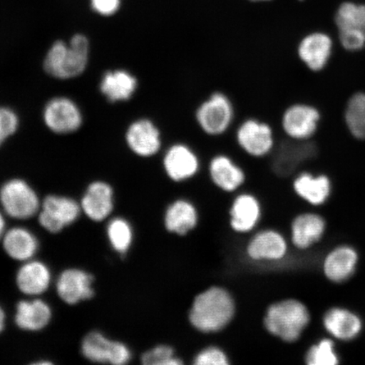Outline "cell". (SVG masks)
<instances>
[{
    "mask_svg": "<svg viewBox=\"0 0 365 365\" xmlns=\"http://www.w3.org/2000/svg\"><path fill=\"white\" fill-rule=\"evenodd\" d=\"M139 88V80L130 71H108L103 77L100 90L109 102H127Z\"/></svg>",
    "mask_w": 365,
    "mask_h": 365,
    "instance_id": "d4e9b609",
    "label": "cell"
},
{
    "mask_svg": "<svg viewBox=\"0 0 365 365\" xmlns=\"http://www.w3.org/2000/svg\"><path fill=\"white\" fill-rule=\"evenodd\" d=\"M319 145L314 140H294L279 135L276 148L264 160L269 172L278 179L293 178L301 168L319 156Z\"/></svg>",
    "mask_w": 365,
    "mask_h": 365,
    "instance_id": "52a82bcc",
    "label": "cell"
},
{
    "mask_svg": "<svg viewBox=\"0 0 365 365\" xmlns=\"http://www.w3.org/2000/svg\"><path fill=\"white\" fill-rule=\"evenodd\" d=\"M310 318L309 310L302 301L284 299L268 305L264 312L263 327L273 337L294 344L307 330Z\"/></svg>",
    "mask_w": 365,
    "mask_h": 365,
    "instance_id": "277c9868",
    "label": "cell"
},
{
    "mask_svg": "<svg viewBox=\"0 0 365 365\" xmlns=\"http://www.w3.org/2000/svg\"><path fill=\"white\" fill-rule=\"evenodd\" d=\"M43 120L50 130L56 134H70L80 129L82 114L72 100L65 97L54 98L46 105Z\"/></svg>",
    "mask_w": 365,
    "mask_h": 365,
    "instance_id": "e0dca14e",
    "label": "cell"
},
{
    "mask_svg": "<svg viewBox=\"0 0 365 365\" xmlns=\"http://www.w3.org/2000/svg\"><path fill=\"white\" fill-rule=\"evenodd\" d=\"M50 282L51 274L49 269L40 262H27L17 272V286L26 295L42 294L48 289Z\"/></svg>",
    "mask_w": 365,
    "mask_h": 365,
    "instance_id": "4316f807",
    "label": "cell"
},
{
    "mask_svg": "<svg viewBox=\"0 0 365 365\" xmlns=\"http://www.w3.org/2000/svg\"><path fill=\"white\" fill-rule=\"evenodd\" d=\"M251 1L259 2V1H269V0H251Z\"/></svg>",
    "mask_w": 365,
    "mask_h": 365,
    "instance_id": "ab89813d",
    "label": "cell"
},
{
    "mask_svg": "<svg viewBox=\"0 0 365 365\" xmlns=\"http://www.w3.org/2000/svg\"><path fill=\"white\" fill-rule=\"evenodd\" d=\"M237 312L235 297L226 287L213 285L196 294L188 310V321L196 331L215 334L225 330Z\"/></svg>",
    "mask_w": 365,
    "mask_h": 365,
    "instance_id": "6da1fadb",
    "label": "cell"
},
{
    "mask_svg": "<svg viewBox=\"0 0 365 365\" xmlns=\"http://www.w3.org/2000/svg\"><path fill=\"white\" fill-rule=\"evenodd\" d=\"M322 121V113L314 104L293 101L282 109L277 122L278 133L294 140H313Z\"/></svg>",
    "mask_w": 365,
    "mask_h": 365,
    "instance_id": "9c48e42d",
    "label": "cell"
},
{
    "mask_svg": "<svg viewBox=\"0 0 365 365\" xmlns=\"http://www.w3.org/2000/svg\"><path fill=\"white\" fill-rule=\"evenodd\" d=\"M333 41L322 31H313L301 38L294 48L298 61L307 71L319 73L325 70L331 61Z\"/></svg>",
    "mask_w": 365,
    "mask_h": 365,
    "instance_id": "7c38bea8",
    "label": "cell"
},
{
    "mask_svg": "<svg viewBox=\"0 0 365 365\" xmlns=\"http://www.w3.org/2000/svg\"><path fill=\"white\" fill-rule=\"evenodd\" d=\"M323 325L331 336L341 341H351L362 330L361 319L345 308L328 309L324 314Z\"/></svg>",
    "mask_w": 365,
    "mask_h": 365,
    "instance_id": "cb8c5ba5",
    "label": "cell"
},
{
    "mask_svg": "<svg viewBox=\"0 0 365 365\" xmlns=\"http://www.w3.org/2000/svg\"><path fill=\"white\" fill-rule=\"evenodd\" d=\"M4 324H6V314H4L3 309L0 307V333L4 330Z\"/></svg>",
    "mask_w": 365,
    "mask_h": 365,
    "instance_id": "74e56055",
    "label": "cell"
},
{
    "mask_svg": "<svg viewBox=\"0 0 365 365\" xmlns=\"http://www.w3.org/2000/svg\"><path fill=\"white\" fill-rule=\"evenodd\" d=\"M195 365H228L230 356L220 346L211 345L198 351L192 358Z\"/></svg>",
    "mask_w": 365,
    "mask_h": 365,
    "instance_id": "836d02e7",
    "label": "cell"
},
{
    "mask_svg": "<svg viewBox=\"0 0 365 365\" xmlns=\"http://www.w3.org/2000/svg\"><path fill=\"white\" fill-rule=\"evenodd\" d=\"M199 223L196 205L186 197L173 199L164 212V227L170 234L184 237L194 231Z\"/></svg>",
    "mask_w": 365,
    "mask_h": 365,
    "instance_id": "ac0fdd59",
    "label": "cell"
},
{
    "mask_svg": "<svg viewBox=\"0 0 365 365\" xmlns=\"http://www.w3.org/2000/svg\"><path fill=\"white\" fill-rule=\"evenodd\" d=\"M341 47L349 52H359L365 48V36L350 31H339Z\"/></svg>",
    "mask_w": 365,
    "mask_h": 365,
    "instance_id": "d590c367",
    "label": "cell"
},
{
    "mask_svg": "<svg viewBox=\"0 0 365 365\" xmlns=\"http://www.w3.org/2000/svg\"><path fill=\"white\" fill-rule=\"evenodd\" d=\"M192 118L196 129L205 138L221 140L231 135L239 120L238 104L227 91L215 88L195 104Z\"/></svg>",
    "mask_w": 365,
    "mask_h": 365,
    "instance_id": "7a4b0ae2",
    "label": "cell"
},
{
    "mask_svg": "<svg viewBox=\"0 0 365 365\" xmlns=\"http://www.w3.org/2000/svg\"><path fill=\"white\" fill-rule=\"evenodd\" d=\"M304 359L308 365H336L339 363L334 342L331 339H322L310 346Z\"/></svg>",
    "mask_w": 365,
    "mask_h": 365,
    "instance_id": "d6a6232c",
    "label": "cell"
},
{
    "mask_svg": "<svg viewBox=\"0 0 365 365\" xmlns=\"http://www.w3.org/2000/svg\"><path fill=\"white\" fill-rule=\"evenodd\" d=\"M231 139L238 157L250 162H262L271 156L279 135L270 120L250 114L239 118Z\"/></svg>",
    "mask_w": 365,
    "mask_h": 365,
    "instance_id": "3957f363",
    "label": "cell"
},
{
    "mask_svg": "<svg viewBox=\"0 0 365 365\" xmlns=\"http://www.w3.org/2000/svg\"><path fill=\"white\" fill-rule=\"evenodd\" d=\"M51 309L41 299L21 301L16 307V323L22 330L40 331L51 319Z\"/></svg>",
    "mask_w": 365,
    "mask_h": 365,
    "instance_id": "484cf974",
    "label": "cell"
},
{
    "mask_svg": "<svg viewBox=\"0 0 365 365\" xmlns=\"http://www.w3.org/2000/svg\"><path fill=\"white\" fill-rule=\"evenodd\" d=\"M246 257L252 262H278L289 252V244L279 231L267 228L255 232L245 245Z\"/></svg>",
    "mask_w": 365,
    "mask_h": 365,
    "instance_id": "4fadbf2b",
    "label": "cell"
},
{
    "mask_svg": "<svg viewBox=\"0 0 365 365\" xmlns=\"http://www.w3.org/2000/svg\"><path fill=\"white\" fill-rule=\"evenodd\" d=\"M81 352L86 359L94 363L123 365L129 363L132 358L130 350L125 344L108 340L98 331L86 336Z\"/></svg>",
    "mask_w": 365,
    "mask_h": 365,
    "instance_id": "9a60e30c",
    "label": "cell"
},
{
    "mask_svg": "<svg viewBox=\"0 0 365 365\" xmlns=\"http://www.w3.org/2000/svg\"><path fill=\"white\" fill-rule=\"evenodd\" d=\"M4 227H6V221H4L2 214L0 212V237L3 235Z\"/></svg>",
    "mask_w": 365,
    "mask_h": 365,
    "instance_id": "f35d334b",
    "label": "cell"
},
{
    "mask_svg": "<svg viewBox=\"0 0 365 365\" xmlns=\"http://www.w3.org/2000/svg\"><path fill=\"white\" fill-rule=\"evenodd\" d=\"M93 276L78 269H68L57 280V293L63 302L76 304L80 301L90 299L94 295L91 285Z\"/></svg>",
    "mask_w": 365,
    "mask_h": 365,
    "instance_id": "ffe728a7",
    "label": "cell"
},
{
    "mask_svg": "<svg viewBox=\"0 0 365 365\" xmlns=\"http://www.w3.org/2000/svg\"><path fill=\"white\" fill-rule=\"evenodd\" d=\"M140 361L144 365H182L184 359L178 355L176 349L170 344H158L145 351Z\"/></svg>",
    "mask_w": 365,
    "mask_h": 365,
    "instance_id": "1f68e13d",
    "label": "cell"
},
{
    "mask_svg": "<svg viewBox=\"0 0 365 365\" xmlns=\"http://www.w3.org/2000/svg\"><path fill=\"white\" fill-rule=\"evenodd\" d=\"M88 54L89 42L83 35H75L68 45L63 41H57L46 56L44 70L54 78H75L88 66Z\"/></svg>",
    "mask_w": 365,
    "mask_h": 365,
    "instance_id": "8992f818",
    "label": "cell"
},
{
    "mask_svg": "<svg viewBox=\"0 0 365 365\" xmlns=\"http://www.w3.org/2000/svg\"><path fill=\"white\" fill-rule=\"evenodd\" d=\"M228 210L231 230L238 235L253 232L262 216L261 200L248 190H241L235 193Z\"/></svg>",
    "mask_w": 365,
    "mask_h": 365,
    "instance_id": "5bb4252c",
    "label": "cell"
},
{
    "mask_svg": "<svg viewBox=\"0 0 365 365\" xmlns=\"http://www.w3.org/2000/svg\"><path fill=\"white\" fill-rule=\"evenodd\" d=\"M3 245L9 257L16 261L26 262L36 254L38 242L25 228L14 227L4 235Z\"/></svg>",
    "mask_w": 365,
    "mask_h": 365,
    "instance_id": "83f0119b",
    "label": "cell"
},
{
    "mask_svg": "<svg viewBox=\"0 0 365 365\" xmlns=\"http://www.w3.org/2000/svg\"><path fill=\"white\" fill-rule=\"evenodd\" d=\"M108 237L113 248L124 255L130 250L133 241V231L125 219L114 218L108 226Z\"/></svg>",
    "mask_w": 365,
    "mask_h": 365,
    "instance_id": "4dcf8cb0",
    "label": "cell"
},
{
    "mask_svg": "<svg viewBox=\"0 0 365 365\" xmlns=\"http://www.w3.org/2000/svg\"><path fill=\"white\" fill-rule=\"evenodd\" d=\"M19 127V118L12 109L0 107V147L9 137L16 133Z\"/></svg>",
    "mask_w": 365,
    "mask_h": 365,
    "instance_id": "e575fe53",
    "label": "cell"
},
{
    "mask_svg": "<svg viewBox=\"0 0 365 365\" xmlns=\"http://www.w3.org/2000/svg\"><path fill=\"white\" fill-rule=\"evenodd\" d=\"M358 262L357 251L351 246L341 245L327 255L323 272L328 280L341 284L354 275Z\"/></svg>",
    "mask_w": 365,
    "mask_h": 365,
    "instance_id": "7402d4cb",
    "label": "cell"
},
{
    "mask_svg": "<svg viewBox=\"0 0 365 365\" xmlns=\"http://www.w3.org/2000/svg\"><path fill=\"white\" fill-rule=\"evenodd\" d=\"M160 157L163 175L172 184H188L205 170L203 154L185 139L168 140Z\"/></svg>",
    "mask_w": 365,
    "mask_h": 365,
    "instance_id": "5b68a950",
    "label": "cell"
},
{
    "mask_svg": "<svg viewBox=\"0 0 365 365\" xmlns=\"http://www.w3.org/2000/svg\"><path fill=\"white\" fill-rule=\"evenodd\" d=\"M163 128L149 117H141L130 123L125 133V141L135 156L150 159L160 156L167 144Z\"/></svg>",
    "mask_w": 365,
    "mask_h": 365,
    "instance_id": "30bf717a",
    "label": "cell"
},
{
    "mask_svg": "<svg viewBox=\"0 0 365 365\" xmlns=\"http://www.w3.org/2000/svg\"><path fill=\"white\" fill-rule=\"evenodd\" d=\"M292 189L304 202L319 207L329 199L331 181L329 177L323 173L299 171L293 177Z\"/></svg>",
    "mask_w": 365,
    "mask_h": 365,
    "instance_id": "d6986e66",
    "label": "cell"
},
{
    "mask_svg": "<svg viewBox=\"0 0 365 365\" xmlns=\"http://www.w3.org/2000/svg\"><path fill=\"white\" fill-rule=\"evenodd\" d=\"M93 10L103 16H111L120 6V0H91Z\"/></svg>",
    "mask_w": 365,
    "mask_h": 365,
    "instance_id": "8d00e7d4",
    "label": "cell"
},
{
    "mask_svg": "<svg viewBox=\"0 0 365 365\" xmlns=\"http://www.w3.org/2000/svg\"><path fill=\"white\" fill-rule=\"evenodd\" d=\"M0 202L9 216L27 219L38 212L40 203L35 190L20 179L8 181L0 190Z\"/></svg>",
    "mask_w": 365,
    "mask_h": 365,
    "instance_id": "8fae6325",
    "label": "cell"
},
{
    "mask_svg": "<svg viewBox=\"0 0 365 365\" xmlns=\"http://www.w3.org/2000/svg\"><path fill=\"white\" fill-rule=\"evenodd\" d=\"M113 191L107 182H91L81 200V208L91 220L101 222L113 209Z\"/></svg>",
    "mask_w": 365,
    "mask_h": 365,
    "instance_id": "603a6c76",
    "label": "cell"
},
{
    "mask_svg": "<svg viewBox=\"0 0 365 365\" xmlns=\"http://www.w3.org/2000/svg\"><path fill=\"white\" fill-rule=\"evenodd\" d=\"M81 208L74 200L63 196L48 195L43 200L39 214L40 225L56 234L71 225L80 215Z\"/></svg>",
    "mask_w": 365,
    "mask_h": 365,
    "instance_id": "2e32d148",
    "label": "cell"
},
{
    "mask_svg": "<svg viewBox=\"0 0 365 365\" xmlns=\"http://www.w3.org/2000/svg\"><path fill=\"white\" fill-rule=\"evenodd\" d=\"M335 22L339 31H354L365 36V4H342L336 13Z\"/></svg>",
    "mask_w": 365,
    "mask_h": 365,
    "instance_id": "f546056e",
    "label": "cell"
},
{
    "mask_svg": "<svg viewBox=\"0 0 365 365\" xmlns=\"http://www.w3.org/2000/svg\"><path fill=\"white\" fill-rule=\"evenodd\" d=\"M344 120L349 133L355 139L365 140V93L357 91L346 103Z\"/></svg>",
    "mask_w": 365,
    "mask_h": 365,
    "instance_id": "f1b7e54d",
    "label": "cell"
},
{
    "mask_svg": "<svg viewBox=\"0 0 365 365\" xmlns=\"http://www.w3.org/2000/svg\"><path fill=\"white\" fill-rule=\"evenodd\" d=\"M327 223L317 213L299 214L291 223V241L296 249L308 250L322 239Z\"/></svg>",
    "mask_w": 365,
    "mask_h": 365,
    "instance_id": "44dd1931",
    "label": "cell"
},
{
    "mask_svg": "<svg viewBox=\"0 0 365 365\" xmlns=\"http://www.w3.org/2000/svg\"><path fill=\"white\" fill-rule=\"evenodd\" d=\"M204 171L214 188L227 195H235L243 190L249 180L245 163L227 150H217L210 154L205 158Z\"/></svg>",
    "mask_w": 365,
    "mask_h": 365,
    "instance_id": "ba28073f",
    "label": "cell"
}]
</instances>
